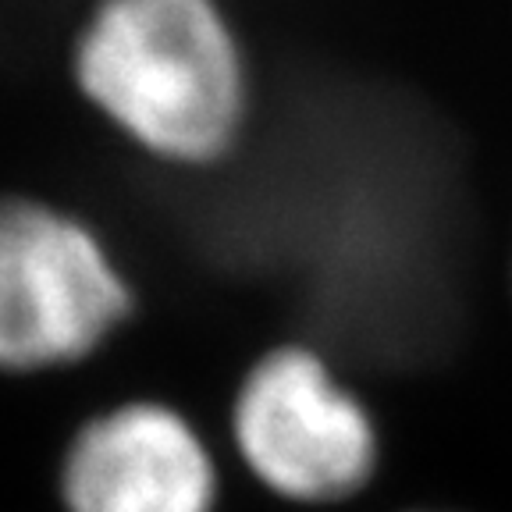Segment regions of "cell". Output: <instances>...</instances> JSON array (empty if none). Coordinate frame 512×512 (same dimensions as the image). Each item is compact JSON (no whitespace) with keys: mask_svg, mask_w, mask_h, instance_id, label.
I'll list each match as a JSON object with an SVG mask.
<instances>
[{"mask_svg":"<svg viewBox=\"0 0 512 512\" xmlns=\"http://www.w3.org/2000/svg\"><path fill=\"white\" fill-rule=\"evenodd\" d=\"M64 512H214L210 448L168 402L132 399L89 416L61 459Z\"/></svg>","mask_w":512,"mask_h":512,"instance_id":"obj_4","label":"cell"},{"mask_svg":"<svg viewBox=\"0 0 512 512\" xmlns=\"http://www.w3.org/2000/svg\"><path fill=\"white\" fill-rule=\"evenodd\" d=\"M232 434L264 488L320 505L363 488L377 463V431L363 402L317 352H267L239 384Z\"/></svg>","mask_w":512,"mask_h":512,"instance_id":"obj_3","label":"cell"},{"mask_svg":"<svg viewBox=\"0 0 512 512\" xmlns=\"http://www.w3.org/2000/svg\"><path fill=\"white\" fill-rule=\"evenodd\" d=\"M128 310V281L86 224L32 200L0 203V370L86 360Z\"/></svg>","mask_w":512,"mask_h":512,"instance_id":"obj_2","label":"cell"},{"mask_svg":"<svg viewBox=\"0 0 512 512\" xmlns=\"http://www.w3.org/2000/svg\"><path fill=\"white\" fill-rule=\"evenodd\" d=\"M79 82L146 150L221 157L242 125V64L210 0H107L79 47Z\"/></svg>","mask_w":512,"mask_h":512,"instance_id":"obj_1","label":"cell"}]
</instances>
